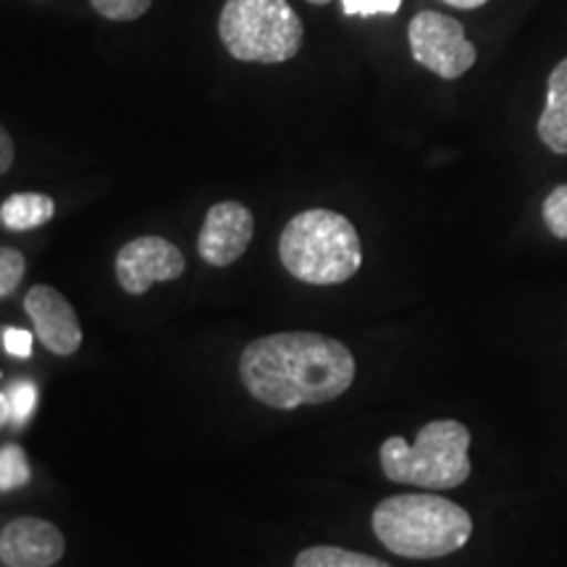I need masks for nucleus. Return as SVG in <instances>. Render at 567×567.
Wrapping results in <instances>:
<instances>
[{"instance_id": "21", "label": "nucleus", "mask_w": 567, "mask_h": 567, "mask_svg": "<svg viewBox=\"0 0 567 567\" xmlns=\"http://www.w3.org/2000/svg\"><path fill=\"white\" fill-rule=\"evenodd\" d=\"M13 163V142L9 132H0V174H9Z\"/></svg>"}, {"instance_id": "4", "label": "nucleus", "mask_w": 567, "mask_h": 567, "mask_svg": "<svg viewBox=\"0 0 567 567\" xmlns=\"http://www.w3.org/2000/svg\"><path fill=\"white\" fill-rule=\"evenodd\" d=\"M471 431L460 421H431L410 444L389 436L381 444V471L389 481L421 488H455L471 478Z\"/></svg>"}, {"instance_id": "12", "label": "nucleus", "mask_w": 567, "mask_h": 567, "mask_svg": "<svg viewBox=\"0 0 567 567\" xmlns=\"http://www.w3.org/2000/svg\"><path fill=\"white\" fill-rule=\"evenodd\" d=\"M55 216L53 197L42 193H17L0 205V224L11 231H32Z\"/></svg>"}, {"instance_id": "17", "label": "nucleus", "mask_w": 567, "mask_h": 567, "mask_svg": "<svg viewBox=\"0 0 567 567\" xmlns=\"http://www.w3.org/2000/svg\"><path fill=\"white\" fill-rule=\"evenodd\" d=\"M90 6L109 21H134L151 11L153 0H90Z\"/></svg>"}, {"instance_id": "1", "label": "nucleus", "mask_w": 567, "mask_h": 567, "mask_svg": "<svg viewBox=\"0 0 567 567\" xmlns=\"http://www.w3.org/2000/svg\"><path fill=\"white\" fill-rule=\"evenodd\" d=\"M239 375L255 400L276 410L323 405L354 381L347 344L316 331H281L245 347Z\"/></svg>"}, {"instance_id": "22", "label": "nucleus", "mask_w": 567, "mask_h": 567, "mask_svg": "<svg viewBox=\"0 0 567 567\" xmlns=\"http://www.w3.org/2000/svg\"><path fill=\"white\" fill-rule=\"evenodd\" d=\"M446 6H455V9H465V11H471V9H481V6H486L488 0H444Z\"/></svg>"}, {"instance_id": "18", "label": "nucleus", "mask_w": 567, "mask_h": 567, "mask_svg": "<svg viewBox=\"0 0 567 567\" xmlns=\"http://www.w3.org/2000/svg\"><path fill=\"white\" fill-rule=\"evenodd\" d=\"M24 268L27 260L24 255L13 247H3L0 250V297H11L19 289L21 279H24Z\"/></svg>"}, {"instance_id": "19", "label": "nucleus", "mask_w": 567, "mask_h": 567, "mask_svg": "<svg viewBox=\"0 0 567 567\" xmlns=\"http://www.w3.org/2000/svg\"><path fill=\"white\" fill-rule=\"evenodd\" d=\"M402 9V0H342L347 17H392Z\"/></svg>"}, {"instance_id": "8", "label": "nucleus", "mask_w": 567, "mask_h": 567, "mask_svg": "<svg viewBox=\"0 0 567 567\" xmlns=\"http://www.w3.org/2000/svg\"><path fill=\"white\" fill-rule=\"evenodd\" d=\"M255 234V218L247 205L237 200L216 203L205 213V221L197 237V252L208 266L226 268L237 264L247 252Z\"/></svg>"}, {"instance_id": "10", "label": "nucleus", "mask_w": 567, "mask_h": 567, "mask_svg": "<svg viewBox=\"0 0 567 567\" xmlns=\"http://www.w3.org/2000/svg\"><path fill=\"white\" fill-rule=\"evenodd\" d=\"M63 551V534L42 517H17L0 530V563L6 567H53Z\"/></svg>"}, {"instance_id": "13", "label": "nucleus", "mask_w": 567, "mask_h": 567, "mask_svg": "<svg viewBox=\"0 0 567 567\" xmlns=\"http://www.w3.org/2000/svg\"><path fill=\"white\" fill-rule=\"evenodd\" d=\"M295 567H392L384 559L339 547H310L295 559Z\"/></svg>"}, {"instance_id": "16", "label": "nucleus", "mask_w": 567, "mask_h": 567, "mask_svg": "<svg viewBox=\"0 0 567 567\" xmlns=\"http://www.w3.org/2000/svg\"><path fill=\"white\" fill-rule=\"evenodd\" d=\"M542 216L547 229L551 231V237L567 239V184H559V187H555L547 195Z\"/></svg>"}, {"instance_id": "20", "label": "nucleus", "mask_w": 567, "mask_h": 567, "mask_svg": "<svg viewBox=\"0 0 567 567\" xmlns=\"http://www.w3.org/2000/svg\"><path fill=\"white\" fill-rule=\"evenodd\" d=\"M3 350L13 354V358L27 360V358H32L34 339L30 331L17 329V326H3Z\"/></svg>"}, {"instance_id": "9", "label": "nucleus", "mask_w": 567, "mask_h": 567, "mask_svg": "<svg viewBox=\"0 0 567 567\" xmlns=\"http://www.w3.org/2000/svg\"><path fill=\"white\" fill-rule=\"evenodd\" d=\"M24 310L32 318L34 334L48 352L69 358L82 347V326L71 302L59 289L34 284L24 297Z\"/></svg>"}, {"instance_id": "6", "label": "nucleus", "mask_w": 567, "mask_h": 567, "mask_svg": "<svg viewBox=\"0 0 567 567\" xmlns=\"http://www.w3.org/2000/svg\"><path fill=\"white\" fill-rule=\"evenodd\" d=\"M408 42L415 63L442 80H460L478 61V51L467 40L465 27L439 11L415 13L408 27Z\"/></svg>"}, {"instance_id": "11", "label": "nucleus", "mask_w": 567, "mask_h": 567, "mask_svg": "<svg viewBox=\"0 0 567 567\" xmlns=\"http://www.w3.org/2000/svg\"><path fill=\"white\" fill-rule=\"evenodd\" d=\"M538 137L551 153L567 155V59L549 74L547 105L538 116Z\"/></svg>"}, {"instance_id": "15", "label": "nucleus", "mask_w": 567, "mask_h": 567, "mask_svg": "<svg viewBox=\"0 0 567 567\" xmlns=\"http://www.w3.org/2000/svg\"><path fill=\"white\" fill-rule=\"evenodd\" d=\"M3 394L11 408V423L17 425V429L27 425V421L34 415V408H38V386H34L30 379H19L13 381Z\"/></svg>"}, {"instance_id": "7", "label": "nucleus", "mask_w": 567, "mask_h": 567, "mask_svg": "<svg viewBox=\"0 0 567 567\" xmlns=\"http://www.w3.org/2000/svg\"><path fill=\"white\" fill-rule=\"evenodd\" d=\"M184 268L179 247L155 234L132 239L116 252V279L126 295H145L153 284L179 279Z\"/></svg>"}, {"instance_id": "14", "label": "nucleus", "mask_w": 567, "mask_h": 567, "mask_svg": "<svg viewBox=\"0 0 567 567\" xmlns=\"http://www.w3.org/2000/svg\"><path fill=\"white\" fill-rule=\"evenodd\" d=\"M30 478L32 467L30 460L24 455V450H21L19 444L0 446V492H17V488L30 484Z\"/></svg>"}, {"instance_id": "5", "label": "nucleus", "mask_w": 567, "mask_h": 567, "mask_svg": "<svg viewBox=\"0 0 567 567\" xmlns=\"http://www.w3.org/2000/svg\"><path fill=\"white\" fill-rule=\"evenodd\" d=\"M218 38L237 61L284 63L300 53L305 30L289 0H226Z\"/></svg>"}, {"instance_id": "2", "label": "nucleus", "mask_w": 567, "mask_h": 567, "mask_svg": "<svg viewBox=\"0 0 567 567\" xmlns=\"http://www.w3.org/2000/svg\"><path fill=\"white\" fill-rule=\"evenodd\" d=\"M373 534L394 555L439 559L463 549L473 520L457 502L439 494H396L373 509Z\"/></svg>"}, {"instance_id": "23", "label": "nucleus", "mask_w": 567, "mask_h": 567, "mask_svg": "<svg viewBox=\"0 0 567 567\" xmlns=\"http://www.w3.org/2000/svg\"><path fill=\"white\" fill-rule=\"evenodd\" d=\"M308 3H313V6H329L331 0H308Z\"/></svg>"}, {"instance_id": "3", "label": "nucleus", "mask_w": 567, "mask_h": 567, "mask_svg": "<svg viewBox=\"0 0 567 567\" xmlns=\"http://www.w3.org/2000/svg\"><path fill=\"white\" fill-rule=\"evenodd\" d=\"M284 268L305 284H342L363 264L360 234L350 218L337 210H302L284 226L279 237Z\"/></svg>"}]
</instances>
